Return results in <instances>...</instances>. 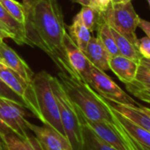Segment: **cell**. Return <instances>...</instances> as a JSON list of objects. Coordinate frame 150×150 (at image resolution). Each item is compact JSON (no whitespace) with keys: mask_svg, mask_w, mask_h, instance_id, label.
I'll return each mask as SVG.
<instances>
[{"mask_svg":"<svg viewBox=\"0 0 150 150\" xmlns=\"http://www.w3.org/2000/svg\"><path fill=\"white\" fill-rule=\"evenodd\" d=\"M24 26L28 45L44 51L61 72L76 77L64 49L66 26L58 0H34Z\"/></svg>","mask_w":150,"mask_h":150,"instance_id":"6da1fadb","label":"cell"},{"mask_svg":"<svg viewBox=\"0 0 150 150\" xmlns=\"http://www.w3.org/2000/svg\"><path fill=\"white\" fill-rule=\"evenodd\" d=\"M57 78L66 95L84 118L89 121L115 124L108 101L98 95L88 83L61 71Z\"/></svg>","mask_w":150,"mask_h":150,"instance_id":"7a4b0ae2","label":"cell"},{"mask_svg":"<svg viewBox=\"0 0 150 150\" xmlns=\"http://www.w3.org/2000/svg\"><path fill=\"white\" fill-rule=\"evenodd\" d=\"M51 75L45 71H42L33 78L31 87L40 114V121L59 133L64 135L63 130L59 108L56 96L50 83Z\"/></svg>","mask_w":150,"mask_h":150,"instance_id":"3957f363","label":"cell"},{"mask_svg":"<svg viewBox=\"0 0 150 150\" xmlns=\"http://www.w3.org/2000/svg\"><path fill=\"white\" fill-rule=\"evenodd\" d=\"M50 83L58 104L63 130L71 150H82L81 114L66 95L58 78L51 76Z\"/></svg>","mask_w":150,"mask_h":150,"instance_id":"277c9868","label":"cell"},{"mask_svg":"<svg viewBox=\"0 0 150 150\" xmlns=\"http://www.w3.org/2000/svg\"><path fill=\"white\" fill-rule=\"evenodd\" d=\"M101 15L112 28L135 45L138 39L136 29L140 18L135 12L132 2L111 4L109 9Z\"/></svg>","mask_w":150,"mask_h":150,"instance_id":"5b68a950","label":"cell"},{"mask_svg":"<svg viewBox=\"0 0 150 150\" xmlns=\"http://www.w3.org/2000/svg\"><path fill=\"white\" fill-rule=\"evenodd\" d=\"M87 83L103 98L109 102L140 106L132 96L125 93L105 71L96 68L93 64L90 67V73Z\"/></svg>","mask_w":150,"mask_h":150,"instance_id":"8992f818","label":"cell"},{"mask_svg":"<svg viewBox=\"0 0 150 150\" xmlns=\"http://www.w3.org/2000/svg\"><path fill=\"white\" fill-rule=\"evenodd\" d=\"M27 116L25 107L0 97V129L4 133H13L20 138H27L29 135Z\"/></svg>","mask_w":150,"mask_h":150,"instance_id":"52a82bcc","label":"cell"},{"mask_svg":"<svg viewBox=\"0 0 150 150\" xmlns=\"http://www.w3.org/2000/svg\"><path fill=\"white\" fill-rule=\"evenodd\" d=\"M113 114V113H112ZM114 117V116H113ZM82 122L90 128L98 137L112 146L117 150H135L129 137L123 130L118 122L115 120V124L109 122H95L84 118Z\"/></svg>","mask_w":150,"mask_h":150,"instance_id":"ba28073f","label":"cell"},{"mask_svg":"<svg viewBox=\"0 0 150 150\" xmlns=\"http://www.w3.org/2000/svg\"><path fill=\"white\" fill-rule=\"evenodd\" d=\"M0 79L23 99L26 108L36 118L40 119L39 110L31 85L27 84L16 71L1 62H0Z\"/></svg>","mask_w":150,"mask_h":150,"instance_id":"9c48e42d","label":"cell"},{"mask_svg":"<svg viewBox=\"0 0 150 150\" xmlns=\"http://www.w3.org/2000/svg\"><path fill=\"white\" fill-rule=\"evenodd\" d=\"M27 126L42 150H71L67 138L55 129L45 125H37L28 120Z\"/></svg>","mask_w":150,"mask_h":150,"instance_id":"30bf717a","label":"cell"},{"mask_svg":"<svg viewBox=\"0 0 150 150\" xmlns=\"http://www.w3.org/2000/svg\"><path fill=\"white\" fill-rule=\"evenodd\" d=\"M64 49L68 64L76 78L87 83L90 73L91 63L86 57L85 53L71 40L67 32L64 38Z\"/></svg>","mask_w":150,"mask_h":150,"instance_id":"8fae6325","label":"cell"},{"mask_svg":"<svg viewBox=\"0 0 150 150\" xmlns=\"http://www.w3.org/2000/svg\"><path fill=\"white\" fill-rule=\"evenodd\" d=\"M0 62L16 71L27 84L31 85L35 76L34 71L24 59L4 41L0 43Z\"/></svg>","mask_w":150,"mask_h":150,"instance_id":"7c38bea8","label":"cell"},{"mask_svg":"<svg viewBox=\"0 0 150 150\" xmlns=\"http://www.w3.org/2000/svg\"><path fill=\"white\" fill-rule=\"evenodd\" d=\"M110 108L114 117L129 137L135 150H150V132L139 127L115 110L111 106Z\"/></svg>","mask_w":150,"mask_h":150,"instance_id":"4fadbf2b","label":"cell"},{"mask_svg":"<svg viewBox=\"0 0 150 150\" xmlns=\"http://www.w3.org/2000/svg\"><path fill=\"white\" fill-rule=\"evenodd\" d=\"M109 66L123 83L127 84L134 81L139 63L118 54L110 57Z\"/></svg>","mask_w":150,"mask_h":150,"instance_id":"5bb4252c","label":"cell"},{"mask_svg":"<svg viewBox=\"0 0 150 150\" xmlns=\"http://www.w3.org/2000/svg\"><path fill=\"white\" fill-rule=\"evenodd\" d=\"M84 53L91 64L96 68L103 71L110 70L109 62L111 57L97 37H91Z\"/></svg>","mask_w":150,"mask_h":150,"instance_id":"9a60e30c","label":"cell"},{"mask_svg":"<svg viewBox=\"0 0 150 150\" xmlns=\"http://www.w3.org/2000/svg\"><path fill=\"white\" fill-rule=\"evenodd\" d=\"M110 105L121 115L139 125V127L150 132V117L142 111L139 106L128 105V104H120L109 102Z\"/></svg>","mask_w":150,"mask_h":150,"instance_id":"2e32d148","label":"cell"},{"mask_svg":"<svg viewBox=\"0 0 150 150\" xmlns=\"http://www.w3.org/2000/svg\"><path fill=\"white\" fill-rule=\"evenodd\" d=\"M0 23L13 35V40L17 44H27L25 26L12 17L1 4H0Z\"/></svg>","mask_w":150,"mask_h":150,"instance_id":"e0dca14e","label":"cell"},{"mask_svg":"<svg viewBox=\"0 0 150 150\" xmlns=\"http://www.w3.org/2000/svg\"><path fill=\"white\" fill-rule=\"evenodd\" d=\"M66 32L71 38V40L76 44L83 52H85V50L92 37L91 32L88 30V28L81 22L79 16L76 14L72 20L71 25L65 27Z\"/></svg>","mask_w":150,"mask_h":150,"instance_id":"ac0fdd59","label":"cell"},{"mask_svg":"<svg viewBox=\"0 0 150 150\" xmlns=\"http://www.w3.org/2000/svg\"><path fill=\"white\" fill-rule=\"evenodd\" d=\"M5 150H42L34 136L20 138L13 133H4L2 135Z\"/></svg>","mask_w":150,"mask_h":150,"instance_id":"d6986e66","label":"cell"},{"mask_svg":"<svg viewBox=\"0 0 150 150\" xmlns=\"http://www.w3.org/2000/svg\"><path fill=\"white\" fill-rule=\"evenodd\" d=\"M96 30H97L96 37L100 40V42L104 46L106 50L109 52L110 57L118 55L119 54L118 50H117L113 34L111 32V28H110V25L103 19L102 15L99 19V21H98V24L96 27Z\"/></svg>","mask_w":150,"mask_h":150,"instance_id":"ffe728a7","label":"cell"},{"mask_svg":"<svg viewBox=\"0 0 150 150\" xmlns=\"http://www.w3.org/2000/svg\"><path fill=\"white\" fill-rule=\"evenodd\" d=\"M82 150H117L82 122Z\"/></svg>","mask_w":150,"mask_h":150,"instance_id":"44dd1931","label":"cell"},{"mask_svg":"<svg viewBox=\"0 0 150 150\" xmlns=\"http://www.w3.org/2000/svg\"><path fill=\"white\" fill-rule=\"evenodd\" d=\"M110 28H111V32L113 34L119 55H122L125 57H128L139 63V59L141 58V56L137 50L135 45L132 42H130L126 37H125L120 33L116 31L114 28H112L111 27Z\"/></svg>","mask_w":150,"mask_h":150,"instance_id":"7402d4cb","label":"cell"},{"mask_svg":"<svg viewBox=\"0 0 150 150\" xmlns=\"http://www.w3.org/2000/svg\"><path fill=\"white\" fill-rule=\"evenodd\" d=\"M0 4L18 22L25 25L27 21V9L22 3H19L16 0H0Z\"/></svg>","mask_w":150,"mask_h":150,"instance_id":"603a6c76","label":"cell"},{"mask_svg":"<svg viewBox=\"0 0 150 150\" xmlns=\"http://www.w3.org/2000/svg\"><path fill=\"white\" fill-rule=\"evenodd\" d=\"M77 15L91 33L96 29L101 14L95 8L92 6H82Z\"/></svg>","mask_w":150,"mask_h":150,"instance_id":"cb8c5ba5","label":"cell"},{"mask_svg":"<svg viewBox=\"0 0 150 150\" xmlns=\"http://www.w3.org/2000/svg\"><path fill=\"white\" fill-rule=\"evenodd\" d=\"M125 85L127 91L130 92L133 96L150 104V87L140 85L134 81Z\"/></svg>","mask_w":150,"mask_h":150,"instance_id":"d4e9b609","label":"cell"},{"mask_svg":"<svg viewBox=\"0 0 150 150\" xmlns=\"http://www.w3.org/2000/svg\"><path fill=\"white\" fill-rule=\"evenodd\" d=\"M0 97L14 102L26 108V104L23 99L19 95H17L12 88H10L1 79H0Z\"/></svg>","mask_w":150,"mask_h":150,"instance_id":"484cf974","label":"cell"},{"mask_svg":"<svg viewBox=\"0 0 150 150\" xmlns=\"http://www.w3.org/2000/svg\"><path fill=\"white\" fill-rule=\"evenodd\" d=\"M134 81L140 85L150 87V69L139 64Z\"/></svg>","mask_w":150,"mask_h":150,"instance_id":"4316f807","label":"cell"},{"mask_svg":"<svg viewBox=\"0 0 150 150\" xmlns=\"http://www.w3.org/2000/svg\"><path fill=\"white\" fill-rule=\"evenodd\" d=\"M135 47L139 51L141 57L150 59V38L144 36L140 39H137Z\"/></svg>","mask_w":150,"mask_h":150,"instance_id":"83f0119b","label":"cell"},{"mask_svg":"<svg viewBox=\"0 0 150 150\" xmlns=\"http://www.w3.org/2000/svg\"><path fill=\"white\" fill-rule=\"evenodd\" d=\"M111 5V0H94L92 7L95 8L100 14L105 13Z\"/></svg>","mask_w":150,"mask_h":150,"instance_id":"f1b7e54d","label":"cell"},{"mask_svg":"<svg viewBox=\"0 0 150 150\" xmlns=\"http://www.w3.org/2000/svg\"><path fill=\"white\" fill-rule=\"evenodd\" d=\"M138 27L146 34L147 37L150 38V21H145L143 19H139Z\"/></svg>","mask_w":150,"mask_h":150,"instance_id":"f546056e","label":"cell"},{"mask_svg":"<svg viewBox=\"0 0 150 150\" xmlns=\"http://www.w3.org/2000/svg\"><path fill=\"white\" fill-rule=\"evenodd\" d=\"M94 0H71V2L80 4L82 6H92Z\"/></svg>","mask_w":150,"mask_h":150,"instance_id":"4dcf8cb0","label":"cell"},{"mask_svg":"<svg viewBox=\"0 0 150 150\" xmlns=\"http://www.w3.org/2000/svg\"><path fill=\"white\" fill-rule=\"evenodd\" d=\"M139 64L145 66V67H146V68H148V69H150V59H148V58L141 57L139 59Z\"/></svg>","mask_w":150,"mask_h":150,"instance_id":"1f68e13d","label":"cell"},{"mask_svg":"<svg viewBox=\"0 0 150 150\" xmlns=\"http://www.w3.org/2000/svg\"><path fill=\"white\" fill-rule=\"evenodd\" d=\"M0 38H2V39H5V38H11L13 39V36L11 34L7 33V32H5V31H2V30H0Z\"/></svg>","mask_w":150,"mask_h":150,"instance_id":"d6a6232c","label":"cell"},{"mask_svg":"<svg viewBox=\"0 0 150 150\" xmlns=\"http://www.w3.org/2000/svg\"><path fill=\"white\" fill-rule=\"evenodd\" d=\"M33 1H34V0H22V4H23V6H25V8L27 9V11H28V8L30 7V6H31V4L33 3Z\"/></svg>","mask_w":150,"mask_h":150,"instance_id":"836d02e7","label":"cell"},{"mask_svg":"<svg viewBox=\"0 0 150 150\" xmlns=\"http://www.w3.org/2000/svg\"><path fill=\"white\" fill-rule=\"evenodd\" d=\"M4 134V132L0 129V150H5V146H4V141H3V138L2 135Z\"/></svg>","mask_w":150,"mask_h":150,"instance_id":"e575fe53","label":"cell"},{"mask_svg":"<svg viewBox=\"0 0 150 150\" xmlns=\"http://www.w3.org/2000/svg\"><path fill=\"white\" fill-rule=\"evenodd\" d=\"M139 108H140V110H141L142 111H144L146 115H148V116L150 117V109H149V108L145 107V106H142V105H140Z\"/></svg>","mask_w":150,"mask_h":150,"instance_id":"d590c367","label":"cell"},{"mask_svg":"<svg viewBox=\"0 0 150 150\" xmlns=\"http://www.w3.org/2000/svg\"><path fill=\"white\" fill-rule=\"evenodd\" d=\"M0 30H2V31H5V32H7V33H9V34H11V33H10V32H9V31H8L1 23H0ZM11 35H12V34H11ZM12 36H13V35H12Z\"/></svg>","mask_w":150,"mask_h":150,"instance_id":"8d00e7d4","label":"cell"},{"mask_svg":"<svg viewBox=\"0 0 150 150\" xmlns=\"http://www.w3.org/2000/svg\"><path fill=\"white\" fill-rule=\"evenodd\" d=\"M122 0H111V4H116V3H120Z\"/></svg>","mask_w":150,"mask_h":150,"instance_id":"74e56055","label":"cell"},{"mask_svg":"<svg viewBox=\"0 0 150 150\" xmlns=\"http://www.w3.org/2000/svg\"><path fill=\"white\" fill-rule=\"evenodd\" d=\"M132 0H122V2H132Z\"/></svg>","mask_w":150,"mask_h":150,"instance_id":"f35d334b","label":"cell"},{"mask_svg":"<svg viewBox=\"0 0 150 150\" xmlns=\"http://www.w3.org/2000/svg\"><path fill=\"white\" fill-rule=\"evenodd\" d=\"M4 41V39H2V38H0V43H1L2 42Z\"/></svg>","mask_w":150,"mask_h":150,"instance_id":"ab89813d","label":"cell"},{"mask_svg":"<svg viewBox=\"0 0 150 150\" xmlns=\"http://www.w3.org/2000/svg\"><path fill=\"white\" fill-rule=\"evenodd\" d=\"M146 1H147L148 5H149V6H150V0H146Z\"/></svg>","mask_w":150,"mask_h":150,"instance_id":"60d3db41","label":"cell"}]
</instances>
